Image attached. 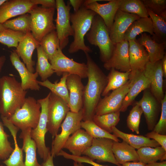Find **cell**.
<instances>
[{
  "mask_svg": "<svg viewBox=\"0 0 166 166\" xmlns=\"http://www.w3.org/2000/svg\"><path fill=\"white\" fill-rule=\"evenodd\" d=\"M3 124L10 131L13 138L14 148L9 156L3 162L6 166H24L23 150L18 146L17 134L19 129L13 124L7 118L1 116Z\"/></svg>",
  "mask_w": 166,
  "mask_h": 166,
  "instance_id": "25",
  "label": "cell"
},
{
  "mask_svg": "<svg viewBox=\"0 0 166 166\" xmlns=\"http://www.w3.org/2000/svg\"><path fill=\"white\" fill-rule=\"evenodd\" d=\"M146 8L166 20V0H143Z\"/></svg>",
  "mask_w": 166,
  "mask_h": 166,
  "instance_id": "45",
  "label": "cell"
},
{
  "mask_svg": "<svg viewBox=\"0 0 166 166\" xmlns=\"http://www.w3.org/2000/svg\"><path fill=\"white\" fill-rule=\"evenodd\" d=\"M1 160V159L0 157V160Z\"/></svg>",
  "mask_w": 166,
  "mask_h": 166,
  "instance_id": "60",
  "label": "cell"
},
{
  "mask_svg": "<svg viewBox=\"0 0 166 166\" xmlns=\"http://www.w3.org/2000/svg\"><path fill=\"white\" fill-rule=\"evenodd\" d=\"M6 57L4 55L0 56V72L1 71L2 68L6 61Z\"/></svg>",
  "mask_w": 166,
  "mask_h": 166,
  "instance_id": "55",
  "label": "cell"
},
{
  "mask_svg": "<svg viewBox=\"0 0 166 166\" xmlns=\"http://www.w3.org/2000/svg\"><path fill=\"white\" fill-rule=\"evenodd\" d=\"M113 140L107 138H93L91 145L82 155L97 163L109 162L121 166L116 161L112 150Z\"/></svg>",
  "mask_w": 166,
  "mask_h": 166,
  "instance_id": "12",
  "label": "cell"
},
{
  "mask_svg": "<svg viewBox=\"0 0 166 166\" xmlns=\"http://www.w3.org/2000/svg\"><path fill=\"white\" fill-rule=\"evenodd\" d=\"M80 125L81 128H83L93 138H107L115 141H120L117 136L100 128L92 120L82 121Z\"/></svg>",
  "mask_w": 166,
  "mask_h": 166,
  "instance_id": "38",
  "label": "cell"
},
{
  "mask_svg": "<svg viewBox=\"0 0 166 166\" xmlns=\"http://www.w3.org/2000/svg\"><path fill=\"white\" fill-rule=\"evenodd\" d=\"M112 132L117 138H121L135 149H138L145 147L155 148L160 146V144L154 140L142 135L125 133L120 130L116 127L113 128Z\"/></svg>",
  "mask_w": 166,
  "mask_h": 166,
  "instance_id": "30",
  "label": "cell"
},
{
  "mask_svg": "<svg viewBox=\"0 0 166 166\" xmlns=\"http://www.w3.org/2000/svg\"><path fill=\"white\" fill-rule=\"evenodd\" d=\"M6 29V28L4 26L3 24L0 23V32Z\"/></svg>",
  "mask_w": 166,
  "mask_h": 166,
  "instance_id": "57",
  "label": "cell"
},
{
  "mask_svg": "<svg viewBox=\"0 0 166 166\" xmlns=\"http://www.w3.org/2000/svg\"><path fill=\"white\" fill-rule=\"evenodd\" d=\"M143 113L141 108L138 105H135L130 111L127 120V126L132 132L139 134V125L142 114Z\"/></svg>",
  "mask_w": 166,
  "mask_h": 166,
  "instance_id": "43",
  "label": "cell"
},
{
  "mask_svg": "<svg viewBox=\"0 0 166 166\" xmlns=\"http://www.w3.org/2000/svg\"><path fill=\"white\" fill-rule=\"evenodd\" d=\"M10 57L12 65L18 71L21 77V84L22 89L25 90L29 89L39 90L40 87L37 80L38 76L37 72H30L25 64L20 60L15 50L11 52Z\"/></svg>",
  "mask_w": 166,
  "mask_h": 166,
  "instance_id": "22",
  "label": "cell"
},
{
  "mask_svg": "<svg viewBox=\"0 0 166 166\" xmlns=\"http://www.w3.org/2000/svg\"><path fill=\"white\" fill-rule=\"evenodd\" d=\"M3 124L0 121V157L5 160L9 156L14 148L9 141V135L5 131Z\"/></svg>",
  "mask_w": 166,
  "mask_h": 166,
  "instance_id": "44",
  "label": "cell"
},
{
  "mask_svg": "<svg viewBox=\"0 0 166 166\" xmlns=\"http://www.w3.org/2000/svg\"><path fill=\"white\" fill-rule=\"evenodd\" d=\"M139 157V161L145 164L163 161L166 159V150L161 146L153 148L145 147L137 151Z\"/></svg>",
  "mask_w": 166,
  "mask_h": 166,
  "instance_id": "33",
  "label": "cell"
},
{
  "mask_svg": "<svg viewBox=\"0 0 166 166\" xmlns=\"http://www.w3.org/2000/svg\"><path fill=\"white\" fill-rule=\"evenodd\" d=\"M6 29L25 34L31 32V18L30 14L26 13L18 17L8 20L3 24Z\"/></svg>",
  "mask_w": 166,
  "mask_h": 166,
  "instance_id": "40",
  "label": "cell"
},
{
  "mask_svg": "<svg viewBox=\"0 0 166 166\" xmlns=\"http://www.w3.org/2000/svg\"><path fill=\"white\" fill-rule=\"evenodd\" d=\"M93 139L85 130L80 128L69 137L63 149H68L73 156H81L91 145Z\"/></svg>",
  "mask_w": 166,
  "mask_h": 166,
  "instance_id": "24",
  "label": "cell"
},
{
  "mask_svg": "<svg viewBox=\"0 0 166 166\" xmlns=\"http://www.w3.org/2000/svg\"><path fill=\"white\" fill-rule=\"evenodd\" d=\"M30 1L32 3L37 5H41L43 7L56 9V3L55 0H30Z\"/></svg>",
  "mask_w": 166,
  "mask_h": 166,
  "instance_id": "49",
  "label": "cell"
},
{
  "mask_svg": "<svg viewBox=\"0 0 166 166\" xmlns=\"http://www.w3.org/2000/svg\"><path fill=\"white\" fill-rule=\"evenodd\" d=\"M161 113L160 119L156 123L153 130L154 132L162 135H166V95L160 102Z\"/></svg>",
  "mask_w": 166,
  "mask_h": 166,
  "instance_id": "46",
  "label": "cell"
},
{
  "mask_svg": "<svg viewBox=\"0 0 166 166\" xmlns=\"http://www.w3.org/2000/svg\"><path fill=\"white\" fill-rule=\"evenodd\" d=\"M131 72H122L112 69L107 77V83L101 95L105 96L111 90L122 87L130 79Z\"/></svg>",
  "mask_w": 166,
  "mask_h": 166,
  "instance_id": "32",
  "label": "cell"
},
{
  "mask_svg": "<svg viewBox=\"0 0 166 166\" xmlns=\"http://www.w3.org/2000/svg\"><path fill=\"white\" fill-rule=\"evenodd\" d=\"M73 166H84L82 163L74 161Z\"/></svg>",
  "mask_w": 166,
  "mask_h": 166,
  "instance_id": "56",
  "label": "cell"
},
{
  "mask_svg": "<svg viewBox=\"0 0 166 166\" xmlns=\"http://www.w3.org/2000/svg\"><path fill=\"white\" fill-rule=\"evenodd\" d=\"M53 157L51 155L50 153L49 154L47 158L44 161L42 164V166H54Z\"/></svg>",
  "mask_w": 166,
  "mask_h": 166,
  "instance_id": "51",
  "label": "cell"
},
{
  "mask_svg": "<svg viewBox=\"0 0 166 166\" xmlns=\"http://www.w3.org/2000/svg\"><path fill=\"white\" fill-rule=\"evenodd\" d=\"M57 15L55 21L56 31L59 40L60 49L65 48L69 43V38L73 36V32L70 21L71 8L68 2L66 4L63 0H56Z\"/></svg>",
  "mask_w": 166,
  "mask_h": 166,
  "instance_id": "10",
  "label": "cell"
},
{
  "mask_svg": "<svg viewBox=\"0 0 166 166\" xmlns=\"http://www.w3.org/2000/svg\"><path fill=\"white\" fill-rule=\"evenodd\" d=\"M89 43L98 47L100 58L104 63L111 56L114 45L111 41L109 32L102 19L96 15L94 18L91 27L86 35Z\"/></svg>",
  "mask_w": 166,
  "mask_h": 166,
  "instance_id": "4",
  "label": "cell"
},
{
  "mask_svg": "<svg viewBox=\"0 0 166 166\" xmlns=\"http://www.w3.org/2000/svg\"><path fill=\"white\" fill-rule=\"evenodd\" d=\"M162 65L163 71V76L165 78L166 77V54L161 60Z\"/></svg>",
  "mask_w": 166,
  "mask_h": 166,
  "instance_id": "53",
  "label": "cell"
},
{
  "mask_svg": "<svg viewBox=\"0 0 166 166\" xmlns=\"http://www.w3.org/2000/svg\"><path fill=\"white\" fill-rule=\"evenodd\" d=\"M120 112L118 111L101 115L95 114L92 120L100 128L111 133L113 128L116 127L120 121Z\"/></svg>",
  "mask_w": 166,
  "mask_h": 166,
  "instance_id": "36",
  "label": "cell"
},
{
  "mask_svg": "<svg viewBox=\"0 0 166 166\" xmlns=\"http://www.w3.org/2000/svg\"><path fill=\"white\" fill-rule=\"evenodd\" d=\"M97 14L82 6L77 12L70 14V21L73 32V40L70 44L68 52L73 53L80 50L85 53L92 51L85 44L84 38L90 30L95 16Z\"/></svg>",
  "mask_w": 166,
  "mask_h": 166,
  "instance_id": "3",
  "label": "cell"
},
{
  "mask_svg": "<svg viewBox=\"0 0 166 166\" xmlns=\"http://www.w3.org/2000/svg\"><path fill=\"white\" fill-rule=\"evenodd\" d=\"M27 91L14 77L4 76L0 78V114L9 118L23 104Z\"/></svg>",
  "mask_w": 166,
  "mask_h": 166,
  "instance_id": "2",
  "label": "cell"
},
{
  "mask_svg": "<svg viewBox=\"0 0 166 166\" xmlns=\"http://www.w3.org/2000/svg\"><path fill=\"white\" fill-rule=\"evenodd\" d=\"M40 45L49 61L60 48L59 40L56 30L52 31L44 37Z\"/></svg>",
  "mask_w": 166,
  "mask_h": 166,
  "instance_id": "41",
  "label": "cell"
},
{
  "mask_svg": "<svg viewBox=\"0 0 166 166\" xmlns=\"http://www.w3.org/2000/svg\"><path fill=\"white\" fill-rule=\"evenodd\" d=\"M52 68L57 76L64 73L77 75L82 78L87 77V67L84 63L74 61L65 55L59 48L49 61Z\"/></svg>",
  "mask_w": 166,
  "mask_h": 166,
  "instance_id": "11",
  "label": "cell"
},
{
  "mask_svg": "<svg viewBox=\"0 0 166 166\" xmlns=\"http://www.w3.org/2000/svg\"><path fill=\"white\" fill-rule=\"evenodd\" d=\"M145 136L152 139L157 142L164 150H166V135H162L152 131L147 133Z\"/></svg>",
  "mask_w": 166,
  "mask_h": 166,
  "instance_id": "47",
  "label": "cell"
},
{
  "mask_svg": "<svg viewBox=\"0 0 166 166\" xmlns=\"http://www.w3.org/2000/svg\"><path fill=\"white\" fill-rule=\"evenodd\" d=\"M7 0H0V6Z\"/></svg>",
  "mask_w": 166,
  "mask_h": 166,
  "instance_id": "58",
  "label": "cell"
},
{
  "mask_svg": "<svg viewBox=\"0 0 166 166\" xmlns=\"http://www.w3.org/2000/svg\"><path fill=\"white\" fill-rule=\"evenodd\" d=\"M132 79V84L123 100L120 112L125 111L139 93L150 87V81L144 76L143 72L136 74L130 79Z\"/></svg>",
  "mask_w": 166,
  "mask_h": 166,
  "instance_id": "27",
  "label": "cell"
},
{
  "mask_svg": "<svg viewBox=\"0 0 166 166\" xmlns=\"http://www.w3.org/2000/svg\"><path fill=\"white\" fill-rule=\"evenodd\" d=\"M137 40L145 48L150 62L154 63L161 60L165 55L166 43H158L145 33L141 34Z\"/></svg>",
  "mask_w": 166,
  "mask_h": 166,
  "instance_id": "26",
  "label": "cell"
},
{
  "mask_svg": "<svg viewBox=\"0 0 166 166\" xmlns=\"http://www.w3.org/2000/svg\"><path fill=\"white\" fill-rule=\"evenodd\" d=\"M55 9L37 6L29 13L31 18V32L40 43L46 35L56 30L53 22Z\"/></svg>",
  "mask_w": 166,
  "mask_h": 166,
  "instance_id": "6",
  "label": "cell"
},
{
  "mask_svg": "<svg viewBox=\"0 0 166 166\" xmlns=\"http://www.w3.org/2000/svg\"><path fill=\"white\" fill-rule=\"evenodd\" d=\"M128 53L131 71L130 79L137 74L143 73L149 61L148 53L145 48L137 39L128 41Z\"/></svg>",
  "mask_w": 166,
  "mask_h": 166,
  "instance_id": "17",
  "label": "cell"
},
{
  "mask_svg": "<svg viewBox=\"0 0 166 166\" xmlns=\"http://www.w3.org/2000/svg\"><path fill=\"white\" fill-rule=\"evenodd\" d=\"M49 95V93L45 97L37 100L41 106V113L37 126L31 129L30 132L31 137L36 144L38 154L44 161L50 153L49 148L46 146L45 141V136L48 131L47 123Z\"/></svg>",
  "mask_w": 166,
  "mask_h": 166,
  "instance_id": "8",
  "label": "cell"
},
{
  "mask_svg": "<svg viewBox=\"0 0 166 166\" xmlns=\"http://www.w3.org/2000/svg\"><path fill=\"white\" fill-rule=\"evenodd\" d=\"M87 59L88 81L85 86L82 108L83 121L92 120L96 107L107 83V77L88 53Z\"/></svg>",
  "mask_w": 166,
  "mask_h": 166,
  "instance_id": "1",
  "label": "cell"
},
{
  "mask_svg": "<svg viewBox=\"0 0 166 166\" xmlns=\"http://www.w3.org/2000/svg\"><path fill=\"white\" fill-rule=\"evenodd\" d=\"M39 45L40 43L35 39L31 32H28L20 41L15 50L28 69L32 73L35 72L34 66L35 63L32 56L34 50Z\"/></svg>",
  "mask_w": 166,
  "mask_h": 166,
  "instance_id": "23",
  "label": "cell"
},
{
  "mask_svg": "<svg viewBox=\"0 0 166 166\" xmlns=\"http://www.w3.org/2000/svg\"><path fill=\"white\" fill-rule=\"evenodd\" d=\"M70 6H72L74 12H77L83 5L84 0H70L68 2Z\"/></svg>",
  "mask_w": 166,
  "mask_h": 166,
  "instance_id": "50",
  "label": "cell"
},
{
  "mask_svg": "<svg viewBox=\"0 0 166 166\" xmlns=\"http://www.w3.org/2000/svg\"><path fill=\"white\" fill-rule=\"evenodd\" d=\"M41 113V106L34 97H26L22 106L18 109L9 119L21 131L35 128L37 126Z\"/></svg>",
  "mask_w": 166,
  "mask_h": 166,
  "instance_id": "5",
  "label": "cell"
},
{
  "mask_svg": "<svg viewBox=\"0 0 166 166\" xmlns=\"http://www.w3.org/2000/svg\"><path fill=\"white\" fill-rule=\"evenodd\" d=\"M140 18L137 15L125 12L119 9L109 31L110 37L113 43L115 44L124 40L125 33L128 28L133 22Z\"/></svg>",
  "mask_w": 166,
  "mask_h": 166,
  "instance_id": "18",
  "label": "cell"
},
{
  "mask_svg": "<svg viewBox=\"0 0 166 166\" xmlns=\"http://www.w3.org/2000/svg\"><path fill=\"white\" fill-rule=\"evenodd\" d=\"M48 104V131L54 137L70 109L62 99L50 92Z\"/></svg>",
  "mask_w": 166,
  "mask_h": 166,
  "instance_id": "9",
  "label": "cell"
},
{
  "mask_svg": "<svg viewBox=\"0 0 166 166\" xmlns=\"http://www.w3.org/2000/svg\"><path fill=\"white\" fill-rule=\"evenodd\" d=\"M128 42L124 40L114 45L110 58L104 63V67L107 70L112 69L121 72H131L128 53Z\"/></svg>",
  "mask_w": 166,
  "mask_h": 166,
  "instance_id": "15",
  "label": "cell"
},
{
  "mask_svg": "<svg viewBox=\"0 0 166 166\" xmlns=\"http://www.w3.org/2000/svg\"><path fill=\"white\" fill-rule=\"evenodd\" d=\"M122 0H86L83 6L99 15L104 21L109 32L115 14Z\"/></svg>",
  "mask_w": 166,
  "mask_h": 166,
  "instance_id": "14",
  "label": "cell"
},
{
  "mask_svg": "<svg viewBox=\"0 0 166 166\" xmlns=\"http://www.w3.org/2000/svg\"><path fill=\"white\" fill-rule=\"evenodd\" d=\"M69 73H64L60 81L53 83L49 80L44 81H38L40 85L46 87L50 92L61 98L68 104L69 102V93L66 85V79Z\"/></svg>",
  "mask_w": 166,
  "mask_h": 166,
  "instance_id": "34",
  "label": "cell"
},
{
  "mask_svg": "<svg viewBox=\"0 0 166 166\" xmlns=\"http://www.w3.org/2000/svg\"><path fill=\"white\" fill-rule=\"evenodd\" d=\"M37 6L30 0H7L0 6V23L3 24L10 18L29 13Z\"/></svg>",
  "mask_w": 166,
  "mask_h": 166,
  "instance_id": "20",
  "label": "cell"
},
{
  "mask_svg": "<svg viewBox=\"0 0 166 166\" xmlns=\"http://www.w3.org/2000/svg\"><path fill=\"white\" fill-rule=\"evenodd\" d=\"M145 32L154 35L152 21L149 17L140 18L133 22L126 31L124 40H135L138 35Z\"/></svg>",
  "mask_w": 166,
  "mask_h": 166,
  "instance_id": "31",
  "label": "cell"
},
{
  "mask_svg": "<svg viewBox=\"0 0 166 166\" xmlns=\"http://www.w3.org/2000/svg\"><path fill=\"white\" fill-rule=\"evenodd\" d=\"M0 166H3V165H0Z\"/></svg>",
  "mask_w": 166,
  "mask_h": 166,
  "instance_id": "59",
  "label": "cell"
},
{
  "mask_svg": "<svg viewBox=\"0 0 166 166\" xmlns=\"http://www.w3.org/2000/svg\"><path fill=\"white\" fill-rule=\"evenodd\" d=\"M145 164L138 162H128L124 163L121 165V166H146Z\"/></svg>",
  "mask_w": 166,
  "mask_h": 166,
  "instance_id": "52",
  "label": "cell"
},
{
  "mask_svg": "<svg viewBox=\"0 0 166 166\" xmlns=\"http://www.w3.org/2000/svg\"><path fill=\"white\" fill-rule=\"evenodd\" d=\"M143 73L150 81L152 93L160 103L164 96L163 89V73L161 60L154 63L149 61L146 65Z\"/></svg>",
  "mask_w": 166,
  "mask_h": 166,
  "instance_id": "16",
  "label": "cell"
},
{
  "mask_svg": "<svg viewBox=\"0 0 166 166\" xmlns=\"http://www.w3.org/2000/svg\"><path fill=\"white\" fill-rule=\"evenodd\" d=\"M132 83L133 79H130L124 85L101 99L96 107L95 114L101 115L120 112L123 100Z\"/></svg>",
  "mask_w": 166,
  "mask_h": 166,
  "instance_id": "13",
  "label": "cell"
},
{
  "mask_svg": "<svg viewBox=\"0 0 166 166\" xmlns=\"http://www.w3.org/2000/svg\"><path fill=\"white\" fill-rule=\"evenodd\" d=\"M37 62L36 72L41 78L42 81L48 79L55 72L53 69L48 57L39 45L37 48Z\"/></svg>",
  "mask_w": 166,
  "mask_h": 166,
  "instance_id": "35",
  "label": "cell"
},
{
  "mask_svg": "<svg viewBox=\"0 0 166 166\" xmlns=\"http://www.w3.org/2000/svg\"><path fill=\"white\" fill-rule=\"evenodd\" d=\"M112 150L117 162L120 165L131 161H139L135 149L124 141L121 142L113 141Z\"/></svg>",
  "mask_w": 166,
  "mask_h": 166,
  "instance_id": "29",
  "label": "cell"
},
{
  "mask_svg": "<svg viewBox=\"0 0 166 166\" xmlns=\"http://www.w3.org/2000/svg\"><path fill=\"white\" fill-rule=\"evenodd\" d=\"M66 85L69 93L68 105L70 110L77 113L82 109L83 105L85 86L81 78L77 75L69 74L67 78Z\"/></svg>",
  "mask_w": 166,
  "mask_h": 166,
  "instance_id": "19",
  "label": "cell"
},
{
  "mask_svg": "<svg viewBox=\"0 0 166 166\" xmlns=\"http://www.w3.org/2000/svg\"><path fill=\"white\" fill-rule=\"evenodd\" d=\"M147 89L144 90L142 98L136 104L139 105L142 110L148 130L152 131L156 124L160 103Z\"/></svg>",
  "mask_w": 166,
  "mask_h": 166,
  "instance_id": "21",
  "label": "cell"
},
{
  "mask_svg": "<svg viewBox=\"0 0 166 166\" xmlns=\"http://www.w3.org/2000/svg\"><path fill=\"white\" fill-rule=\"evenodd\" d=\"M119 9L137 15L140 18L149 17L147 9L142 0H122Z\"/></svg>",
  "mask_w": 166,
  "mask_h": 166,
  "instance_id": "39",
  "label": "cell"
},
{
  "mask_svg": "<svg viewBox=\"0 0 166 166\" xmlns=\"http://www.w3.org/2000/svg\"><path fill=\"white\" fill-rule=\"evenodd\" d=\"M31 129L29 128L21 131L19 136V138L22 140V148L25 153L24 166H42L37 160V147L35 141L31 137Z\"/></svg>",
  "mask_w": 166,
  "mask_h": 166,
  "instance_id": "28",
  "label": "cell"
},
{
  "mask_svg": "<svg viewBox=\"0 0 166 166\" xmlns=\"http://www.w3.org/2000/svg\"><path fill=\"white\" fill-rule=\"evenodd\" d=\"M147 9L152 24L154 35L152 38L158 43H166V20Z\"/></svg>",
  "mask_w": 166,
  "mask_h": 166,
  "instance_id": "37",
  "label": "cell"
},
{
  "mask_svg": "<svg viewBox=\"0 0 166 166\" xmlns=\"http://www.w3.org/2000/svg\"><path fill=\"white\" fill-rule=\"evenodd\" d=\"M82 119V109L77 113L68 112L61 125V132L57 134L53 140L50 154L53 157L57 156L63 149L70 135L81 128L80 124Z\"/></svg>",
  "mask_w": 166,
  "mask_h": 166,
  "instance_id": "7",
  "label": "cell"
},
{
  "mask_svg": "<svg viewBox=\"0 0 166 166\" xmlns=\"http://www.w3.org/2000/svg\"><path fill=\"white\" fill-rule=\"evenodd\" d=\"M146 166H166V161H163L160 162H155L146 164Z\"/></svg>",
  "mask_w": 166,
  "mask_h": 166,
  "instance_id": "54",
  "label": "cell"
},
{
  "mask_svg": "<svg viewBox=\"0 0 166 166\" xmlns=\"http://www.w3.org/2000/svg\"><path fill=\"white\" fill-rule=\"evenodd\" d=\"M26 34L6 29L0 32V43L7 46L8 48H16Z\"/></svg>",
  "mask_w": 166,
  "mask_h": 166,
  "instance_id": "42",
  "label": "cell"
},
{
  "mask_svg": "<svg viewBox=\"0 0 166 166\" xmlns=\"http://www.w3.org/2000/svg\"><path fill=\"white\" fill-rule=\"evenodd\" d=\"M72 159L74 161H76L80 163H86L89 164L93 166H109L100 164L97 162H94L87 156H73Z\"/></svg>",
  "mask_w": 166,
  "mask_h": 166,
  "instance_id": "48",
  "label": "cell"
}]
</instances>
